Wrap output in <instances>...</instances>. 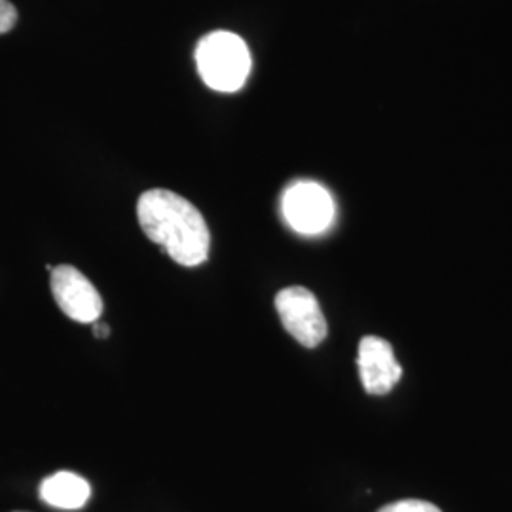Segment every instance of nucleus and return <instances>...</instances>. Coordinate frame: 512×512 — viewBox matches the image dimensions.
Segmentation results:
<instances>
[{
    "mask_svg": "<svg viewBox=\"0 0 512 512\" xmlns=\"http://www.w3.org/2000/svg\"><path fill=\"white\" fill-rule=\"evenodd\" d=\"M378 512H442L437 505L421 499H403L385 505Z\"/></svg>",
    "mask_w": 512,
    "mask_h": 512,
    "instance_id": "nucleus-8",
    "label": "nucleus"
},
{
    "mask_svg": "<svg viewBox=\"0 0 512 512\" xmlns=\"http://www.w3.org/2000/svg\"><path fill=\"white\" fill-rule=\"evenodd\" d=\"M92 495V488L86 478L71 471H59L48 476L40 484V499L55 509L76 511L82 509Z\"/></svg>",
    "mask_w": 512,
    "mask_h": 512,
    "instance_id": "nucleus-7",
    "label": "nucleus"
},
{
    "mask_svg": "<svg viewBox=\"0 0 512 512\" xmlns=\"http://www.w3.org/2000/svg\"><path fill=\"white\" fill-rule=\"evenodd\" d=\"M357 365L368 395H387L403 376V366L395 359L393 346L378 336L361 340Z\"/></svg>",
    "mask_w": 512,
    "mask_h": 512,
    "instance_id": "nucleus-6",
    "label": "nucleus"
},
{
    "mask_svg": "<svg viewBox=\"0 0 512 512\" xmlns=\"http://www.w3.org/2000/svg\"><path fill=\"white\" fill-rule=\"evenodd\" d=\"M16 21H18V10L14 8V4L8 0H0V35L12 31Z\"/></svg>",
    "mask_w": 512,
    "mask_h": 512,
    "instance_id": "nucleus-9",
    "label": "nucleus"
},
{
    "mask_svg": "<svg viewBox=\"0 0 512 512\" xmlns=\"http://www.w3.org/2000/svg\"><path fill=\"white\" fill-rule=\"evenodd\" d=\"M196 65L211 90L232 93L245 86L253 61L243 38L228 31H215L200 40Z\"/></svg>",
    "mask_w": 512,
    "mask_h": 512,
    "instance_id": "nucleus-2",
    "label": "nucleus"
},
{
    "mask_svg": "<svg viewBox=\"0 0 512 512\" xmlns=\"http://www.w3.org/2000/svg\"><path fill=\"white\" fill-rule=\"evenodd\" d=\"M283 217L298 234L317 236L334 220V202L321 184L294 183L283 194Z\"/></svg>",
    "mask_w": 512,
    "mask_h": 512,
    "instance_id": "nucleus-4",
    "label": "nucleus"
},
{
    "mask_svg": "<svg viewBox=\"0 0 512 512\" xmlns=\"http://www.w3.org/2000/svg\"><path fill=\"white\" fill-rule=\"evenodd\" d=\"M143 232L181 266H200L209 255V228L202 213L171 190H148L137 203Z\"/></svg>",
    "mask_w": 512,
    "mask_h": 512,
    "instance_id": "nucleus-1",
    "label": "nucleus"
},
{
    "mask_svg": "<svg viewBox=\"0 0 512 512\" xmlns=\"http://www.w3.org/2000/svg\"><path fill=\"white\" fill-rule=\"evenodd\" d=\"M52 293L57 306L76 323H95L103 313L99 291L86 275L69 264L52 270Z\"/></svg>",
    "mask_w": 512,
    "mask_h": 512,
    "instance_id": "nucleus-5",
    "label": "nucleus"
},
{
    "mask_svg": "<svg viewBox=\"0 0 512 512\" xmlns=\"http://www.w3.org/2000/svg\"><path fill=\"white\" fill-rule=\"evenodd\" d=\"M92 325L93 332H95L97 338H107V336H109V327H107L103 321H95Z\"/></svg>",
    "mask_w": 512,
    "mask_h": 512,
    "instance_id": "nucleus-10",
    "label": "nucleus"
},
{
    "mask_svg": "<svg viewBox=\"0 0 512 512\" xmlns=\"http://www.w3.org/2000/svg\"><path fill=\"white\" fill-rule=\"evenodd\" d=\"M275 310L285 330L304 348H317L327 338V319L315 294L304 287H287L275 296Z\"/></svg>",
    "mask_w": 512,
    "mask_h": 512,
    "instance_id": "nucleus-3",
    "label": "nucleus"
}]
</instances>
